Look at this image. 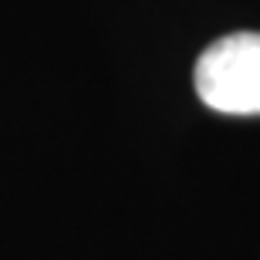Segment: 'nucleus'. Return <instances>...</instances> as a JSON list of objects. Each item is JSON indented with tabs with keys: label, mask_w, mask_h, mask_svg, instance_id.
Instances as JSON below:
<instances>
[{
	"label": "nucleus",
	"mask_w": 260,
	"mask_h": 260,
	"mask_svg": "<svg viewBox=\"0 0 260 260\" xmlns=\"http://www.w3.org/2000/svg\"><path fill=\"white\" fill-rule=\"evenodd\" d=\"M193 88L220 115H260V34L237 30L210 44L193 68Z\"/></svg>",
	"instance_id": "f257e3e1"
}]
</instances>
